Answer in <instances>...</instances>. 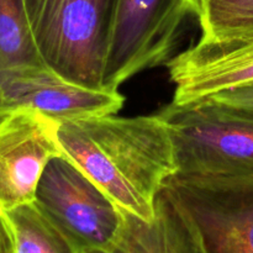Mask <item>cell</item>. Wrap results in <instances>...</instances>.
Segmentation results:
<instances>
[{
	"label": "cell",
	"instance_id": "30bf717a",
	"mask_svg": "<svg viewBox=\"0 0 253 253\" xmlns=\"http://www.w3.org/2000/svg\"><path fill=\"white\" fill-rule=\"evenodd\" d=\"M123 212L124 224L114 244L86 253H199L187 216L165 188L151 221Z\"/></svg>",
	"mask_w": 253,
	"mask_h": 253
},
{
	"label": "cell",
	"instance_id": "8992f818",
	"mask_svg": "<svg viewBox=\"0 0 253 253\" xmlns=\"http://www.w3.org/2000/svg\"><path fill=\"white\" fill-rule=\"evenodd\" d=\"M35 202L79 253L108 249L124 224L123 209L64 155L44 168Z\"/></svg>",
	"mask_w": 253,
	"mask_h": 253
},
{
	"label": "cell",
	"instance_id": "9a60e30c",
	"mask_svg": "<svg viewBox=\"0 0 253 253\" xmlns=\"http://www.w3.org/2000/svg\"><path fill=\"white\" fill-rule=\"evenodd\" d=\"M9 110H11V109L7 106L6 101H5L4 96H2L1 90H0V118H1V116H4Z\"/></svg>",
	"mask_w": 253,
	"mask_h": 253
},
{
	"label": "cell",
	"instance_id": "52a82bcc",
	"mask_svg": "<svg viewBox=\"0 0 253 253\" xmlns=\"http://www.w3.org/2000/svg\"><path fill=\"white\" fill-rule=\"evenodd\" d=\"M63 156L58 123L19 106L0 118V211L34 203L44 168Z\"/></svg>",
	"mask_w": 253,
	"mask_h": 253
},
{
	"label": "cell",
	"instance_id": "7c38bea8",
	"mask_svg": "<svg viewBox=\"0 0 253 253\" xmlns=\"http://www.w3.org/2000/svg\"><path fill=\"white\" fill-rule=\"evenodd\" d=\"M205 43L253 37V0H189Z\"/></svg>",
	"mask_w": 253,
	"mask_h": 253
},
{
	"label": "cell",
	"instance_id": "ba28073f",
	"mask_svg": "<svg viewBox=\"0 0 253 253\" xmlns=\"http://www.w3.org/2000/svg\"><path fill=\"white\" fill-rule=\"evenodd\" d=\"M0 90L10 109L32 108L57 123L115 115L125 104L119 89L81 85L47 66L1 74Z\"/></svg>",
	"mask_w": 253,
	"mask_h": 253
},
{
	"label": "cell",
	"instance_id": "5bb4252c",
	"mask_svg": "<svg viewBox=\"0 0 253 253\" xmlns=\"http://www.w3.org/2000/svg\"><path fill=\"white\" fill-rule=\"evenodd\" d=\"M209 99H214V100L231 106V108H236L253 114V85L222 91Z\"/></svg>",
	"mask_w": 253,
	"mask_h": 253
},
{
	"label": "cell",
	"instance_id": "7a4b0ae2",
	"mask_svg": "<svg viewBox=\"0 0 253 253\" xmlns=\"http://www.w3.org/2000/svg\"><path fill=\"white\" fill-rule=\"evenodd\" d=\"M44 64L63 78L104 88L119 0H22Z\"/></svg>",
	"mask_w": 253,
	"mask_h": 253
},
{
	"label": "cell",
	"instance_id": "4fadbf2b",
	"mask_svg": "<svg viewBox=\"0 0 253 253\" xmlns=\"http://www.w3.org/2000/svg\"><path fill=\"white\" fill-rule=\"evenodd\" d=\"M46 66L37 49L22 0H0V76Z\"/></svg>",
	"mask_w": 253,
	"mask_h": 253
},
{
	"label": "cell",
	"instance_id": "277c9868",
	"mask_svg": "<svg viewBox=\"0 0 253 253\" xmlns=\"http://www.w3.org/2000/svg\"><path fill=\"white\" fill-rule=\"evenodd\" d=\"M165 189L187 216L199 253H253V174H174Z\"/></svg>",
	"mask_w": 253,
	"mask_h": 253
},
{
	"label": "cell",
	"instance_id": "9c48e42d",
	"mask_svg": "<svg viewBox=\"0 0 253 253\" xmlns=\"http://www.w3.org/2000/svg\"><path fill=\"white\" fill-rule=\"evenodd\" d=\"M166 66L174 85L173 105H188L253 85V37L212 43L198 41Z\"/></svg>",
	"mask_w": 253,
	"mask_h": 253
},
{
	"label": "cell",
	"instance_id": "5b68a950",
	"mask_svg": "<svg viewBox=\"0 0 253 253\" xmlns=\"http://www.w3.org/2000/svg\"><path fill=\"white\" fill-rule=\"evenodd\" d=\"M190 14L189 0H119L104 68V88L167 64Z\"/></svg>",
	"mask_w": 253,
	"mask_h": 253
},
{
	"label": "cell",
	"instance_id": "8fae6325",
	"mask_svg": "<svg viewBox=\"0 0 253 253\" xmlns=\"http://www.w3.org/2000/svg\"><path fill=\"white\" fill-rule=\"evenodd\" d=\"M0 253H79L36 202L0 211Z\"/></svg>",
	"mask_w": 253,
	"mask_h": 253
},
{
	"label": "cell",
	"instance_id": "3957f363",
	"mask_svg": "<svg viewBox=\"0 0 253 253\" xmlns=\"http://www.w3.org/2000/svg\"><path fill=\"white\" fill-rule=\"evenodd\" d=\"M182 177L253 174V114L205 99L161 111Z\"/></svg>",
	"mask_w": 253,
	"mask_h": 253
},
{
	"label": "cell",
	"instance_id": "6da1fadb",
	"mask_svg": "<svg viewBox=\"0 0 253 253\" xmlns=\"http://www.w3.org/2000/svg\"><path fill=\"white\" fill-rule=\"evenodd\" d=\"M58 140L63 155L120 209L153 220L158 195L177 173L172 136L160 113L62 121Z\"/></svg>",
	"mask_w": 253,
	"mask_h": 253
}]
</instances>
